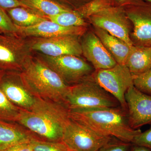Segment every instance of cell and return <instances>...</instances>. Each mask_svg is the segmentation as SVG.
Masks as SVG:
<instances>
[{
	"label": "cell",
	"mask_w": 151,
	"mask_h": 151,
	"mask_svg": "<svg viewBox=\"0 0 151 151\" xmlns=\"http://www.w3.org/2000/svg\"><path fill=\"white\" fill-rule=\"evenodd\" d=\"M70 119L69 110L63 104L36 97L31 110H22L17 123L42 139L61 142Z\"/></svg>",
	"instance_id": "obj_1"
},
{
	"label": "cell",
	"mask_w": 151,
	"mask_h": 151,
	"mask_svg": "<svg viewBox=\"0 0 151 151\" xmlns=\"http://www.w3.org/2000/svg\"><path fill=\"white\" fill-rule=\"evenodd\" d=\"M71 119L80 122L95 132L132 144L140 134V129L130 127L127 111L121 106L69 111Z\"/></svg>",
	"instance_id": "obj_2"
},
{
	"label": "cell",
	"mask_w": 151,
	"mask_h": 151,
	"mask_svg": "<svg viewBox=\"0 0 151 151\" xmlns=\"http://www.w3.org/2000/svg\"><path fill=\"white\" fill-rule=\"evenodd\" d=\"M20 73L25 85L35 97L64 105L70 86L39 57L31 55Z\"/></svg>",
	"instance_id": "obj_3"
},
{
	"label": "cell",
	"mask_w": 151,
	"mask_h": 151,
	"mask_svg": "<svg viewBox=\"0 0 151 151\" xmlns=\"http://www.w3.org/2000/svg\"><path fill=\"white\" fill-rule=\"evenodd\" d=\"M64 105L69 111L121 106L118 100L102 88L92 75L70 86Z\"/></svg>",
	"instance_id": "obj_4"
},
{
	"label": "cell",
	"mask_w": 151,
	"mask_h": 151,
	"mask_svg": "<svg viewBox=\"0 0 151 151\" xmlns=\"http://www.w3.org/2000/svg\"><path fill=\"white\" fill-rule=\"evenodd\" d=\"M113 138L100 134L70 118L64 128L62 142L70 150L98 151Z\"/></svg>",
	"instance_id": "obj_5"
},
{
	"label": "cell",
	"mask_w": 151,
	"mask_h": 151,
	"mask_svg": "<svg viewBox=\"0 0 151 151\" xmlns=\"http://www.w3.org/2000/svg\"><path fill=\"white\" fill-rule=\"evenodd\" d=\"M31 50L26 39L17 34L0 32V69L21 72Z\"/></svg>",
	"instance_id": "obj_6"
},
{
	"label": "cell",
	"mask_w": 151,
	"mask_h": 151,
	"mask_svg": "<svg viewBox=\"0 0 151 151\" xmlns=\"http://www.w3.org/2000/svg\"><path fill=\"white\" fill-rule=\"evenodd\" d=\"M94 80L118 100L120 106L127 111L125 94L134 86L133 77L125 64L117 63L114 67L96 70L92 74Z\"/></svg>",
	"instance_id": "obj_7"
},
{
	"label": "cell",
	"mask_w": 151,
	"mask_h": 151,
	"mask_svg": "<svg viewBox=\"0 0 151 151\" xmlns=\"http://www.w3.org/2000/svg\"><path fill=\"white\" fill-rule=\"evenodd\" d=\"M37 56L69 86L78 83L93 73V68L78 56L51 57L40 53Z\"/></svg>",
	"instance_id": "obj_8"
},
{
	"label": "cell",
	"mask_w": 151,
	"mask_h": 151,
	"mask_svg": "<svg viewBox=\"0 0 151 151\" xmlns=\"http://www.w3.org/2000/svg\"><path fill=\"white\" fill-rule=\"evenodd\" d=\"M78 36L68 35L50 38L29 37L27 39L31 51L51 57L64 55L80 56L82 54Z\"/></svg>",
	"instance_id": "obj_9"
},
{
	"label": "cell",
	"mask_w": 151,
	"mask_h": 151,
	"mask_svg": "<svg viewBox=\"0 0 151 151\" xmlns=\"http://www.w3.org/2000/svg\"><path fill=\"white\" fill-rule=\"evenodd\" d=\"M88 18L94 27L106 31L130 46L134 45L130 37L129 19L124 9L110 7L93 14Z\"/></svg>",
	"instance_id": "obj_10"
},
{
	"label": "cell",
	"mask_w": 151,
	"mask_h": 151,
	"mask_svg": "<svg viewBox=\"0 0 151 151\" xmlns=\"http://www.w3.org/2000/svg\"><path fill=\"white\" fill-rule=\"evenodd\" d=\"M127 114L130 127L134 129L151 124V96L143 93L134 86L125 94Z\"/></svg>",
	"instance_id": "obj_11"
},
{
	"label": "cell",
	"mask_w": 151,
	"mask_h": 151,
	"mask_svg": "<svg viewBox=\"0 0 151 151\" xmlns=\"http://www.w3.org/2000/svg\"><path fill=\"white\" fill-rule=\"evenodd\" d=\"M0 89L12 103L22 110L30 111L34 105L36 97L25 85L20 72H6L0 81Z\"/></svg>",
	"instance_id": "obj_12"
},
{
	"label": "cell",
	"mask_w": 151,
	"mask_h": 151,
	"mask_svg": "<svg viewBox=\"0 0 151 151\" xmlns=\"http://www.w3.org/2000/svg\"><path fill=\"white\" fill-rule=\"evenodd\" d=\"M124 10L133 24L134 45L151 46V4L132 6Z\"/></svg>",
	"instance_id": "obj_13"
},
{
	"label": "cell",
	"mask_w": 151,
	"mask_h": 151,
	"mask_svg": "<svg viewBox=\"0 0 151 151\" xmlns=\"http://www.w3.org/2000/svg\"><path fill=\"white\" fill-rule=\"evenodd\" d=\"M82 54L96 70L114 67L117 62L95 33L84 35L81 42Z\"/></svg>",
	"instance_id": "obj_14"
},
{
	"label": "cell",
	"mask_w": 151,
	"mask_h": 151,
	"mask_svg": "<svg viewBox=\"0 0 151 151\" xmlns=\"http://www.w3.org/2000/svg\"><path fill=\"white\" fill-rule=\"evenodd\" d=\"M16 27L17 29V35L24 38H50L68 35L79 37L84 35L86 30V27H84L62 26L48 19L28 27Z\"/></svg>",
	"instance_id": "obj_15"
},
{
	"label": "cell",
	"mask_w": 151,
	"mask_h": 151,
	"mask_svg": "<svg viewBox=\"0 0 151 151\" xmlns=\"http://www.w3.org/2000/svg\"><path fill=\"white\" fill-rule=\"evenodd\" d=\"M37 136L17 122L0 120V151Z\"/></svg>",
	"instance_id": "obj_16"
},
{
	"label": "cell",
	"mask_w": 151,
	"mask_h": 151,
	"mask_svg": "<svg viewBox=\"0 0 151 151\" xmlns=\"http://www.w3.org/2000/svg\"><path fill=\"white\" fill-rule=\"evenodd\" d=\"M95 34L100 39L103 45L114 58L117 63L125 64L133 46L111 35L100 28L94 27Z\"/></svg>",
	"instance_id": "obj_17"
},
{
	"label": "cell",
	"mask_w": 151,
	"mask_h": 151,
	"mask_svg": "<svg viewBox=\"0 0 151 151\" xmlns=\"http://www.w3.org/2000/svg\"><path fill=\"white\" fill-rule=\"evenodd\" d=\"M125 65L132 75L145 73L151 68V46L134 45Z\"/></svg>",
	"instance_id": "obj_18"
},
{
	"label": "cell",
	"mask_w": 151,
	"mask_h": 151,
	"mask_svg": "<svg viewBox=\"0 0 151 151\" xmlns=\"http://www.w3.org/2000/svg\"><path fill=\"white\" fill-rule=\"evenodd\" d=\"M27 9L44 17L54 16L71 9L52 0H19Z\"/></svg>",
	"instance_id": "obj_19"
},
{
	"label": "cell",
	"mask_w": 151,
	"mask_h": 151,
	"mask_svg": "<svg viewBox=\"0 0 151 151\" xmlns=\"http://www.w3.org/2000/svg\"><path fill=\"white\" fill-rule=\"evenodd\" d=\"M7 11L9 17L16 26L28 27L47 19L45 17L22 7L9 9Z\"/></svg>",
	"instance_id": "obj_20"
},
{
	"label": "cell",
	"mask_w": 151,
	"mask_h": 151,
	"mask_svg": "<svg viewBox=\"0 0 151 151\" xmlns=\"http://www.w3.org/2000/svg\"><path fill=\"white\" fill-rule=\"evenodd\" d=\"M45 18L60 25L67 27H86L87 25V24L84 21V19L75 11L72 9L55 15L46 17Z\"/></svg>",
	"instance_id": "obj_21"
},
{
	"label": "cell",
	"mask_w": 151,
	"mask_h": 151,
	"mask_svg": "<svg viewBox=\"0 0 151 151\" xmlns=\"http://www.w3.org/2000/svg\"><path fill=\"white\" fill-rule=\"evenodd\" d=\"M22 110L12 103L0 89V120L17 122Z\"/></svg>",
	"instance_id": "obj_22"
},
{
	"label": "cell",
	"mask_w": 151,
	"mask_h": 151,
	"mask_svg": "<svg viewBox=\"0 0 151 151\" xmlns=\"http://www.w3.org/2000/svg\"><path fill=\"white\" fill-rule=\"evenodd\" d=\"M110 7L112 6L109 0H90L74 10L83 18H88L93 14Z\"/></svg>",
	"instance_id": "obj_23"
},
{
	"label": "cell",
	"mask_w": 151,
	"mask_h": 151,
	"mask_svg": "<svg viewBox=\"0 0 151 151\" xmlns=\"http://www.w3.org/2000/svg\"><path fill=\"white\" fill-rule=\"evenodd\" d=\"M30 143L33 151H68L69 150L62 141L53 142L35 137L31 140Z\"/></svg>",
	"instance_id": "obj_24"
},
{
	"label": "cell",
	"mask_w": 151,
	"mask_h": 151,
	"mask_svg": "<svg viewBox=\"0 0 151 151\" xmlns=\"http://www.w3.org/2000/svg\"><path fill=\"white\" fill-rule=\"evenodd\" d=\"M134 86L140 91L151 96V68L145 73L133 75Z\"/></svg>",
	"instance_id": "obj_25"
},
{
	"label": "cell",
	"mask_w": 151,
	"mask_h": 151,
	"mask_svg": "<svg viewBox=\"0 0 151 151\" xmlns=\"http://www.w3.org/2000/svg\"><path fill=\"white\" fill-rule=\"evenodd\" d=\"M0 32L6 33L17 34V29L9 15L0 7Z\"/></svg>",
	"instance_id": "obj_26"
},
{
	"label": "cell",
	"mask_w": 151,
	"mask_h": 151,
	"mask_svg": "<svg viewBox=\"0 0 151 151\" xmlns=\"http://www.w3.org/2000/svg\"><path fill=\"white\" fill-rule=\"evenodd\" d=\"M132 144L125 142L119 139H114L103 146L98 151H130Z\"/></svg>",
	"instance_id": "obj_27"
},
{
	"label": "cell",
	"mask_w": 151,
	"mask_h": 151,
	"mask_svg": "<svg viewBox=\"0 0 151 151\" xmlns=\"http://www.w3.org/2000/svg\"><path fill=\"white\" fill-rule=\"evenodd\" d=\"M132 144L146 147L151 150V126L148 129L137 135Z\"/></svg>",
	"instance_id": "obj_28"
},
{
	"label": "cell",
	"mask_w": 151,
	"mask_h": 151,
	"mask_svg": "<svg viewBox=\"0 0 151 151\" xmlns=\"http://www.w3.org/2000/svg\"><path fill=\"white\" fill-rule=\"evenodd\" d=\"M112 7L121 8L124 9L123 6L125 5L129 4L131 6H134L143 5L147 3L144 0H109Z\"/></svg>",
	"instance_id": "obj_29"
},
{
	"label": "cell",
	"mask_w": 151,
	"mask_h": 151,
	"mask_svg": "<svg viewBox=\"0 0 151 151\" xmlns=\"http://www.w3.org/2000/svg\"><path fill=\"white\" fill-rule=\"evenodd\" d=\"M30 140L18 143L3 151H33Z\"/></svg>",
	"instance_id": "obj_30"
},
{
	"label": "cell",
	"mask_w": 151,
	"mask_h": 151,
	"mask_svg": "<svg viewBox=\"0 0 151 151\" xmlns=\"http://www.w3.org/2000/svg\"><path fill=\"white\" fill-rule=\"evenodd\" d=\"M0 7L7 10L17 7L27 9L19 0H0Z\"/></svg>",
	"instance_id": "obj_31"
},
{
	"label": "cell",
	"mask_w": 151,
	"mask_h": 151,
	"mask_svg": "<svg viewBox=\"0 0 151 151\" xmlns=\"http://www.w3.org/2000/svg\"><path fill=\"white\" fill-rule=\"evenodd\" d=\"M64 4H67L75 8V9L88 2L90 0H58Z\"/></svg>",
	"instance_id": "obj_32"
},
{
	"label": "cell",
	"mask_w": 151,
	"mask_h": 151,
	"mask_svg": "<svg viewBox=\"0 0 151 151\" xmlns=\"http://www.w3.org/2000/svg\"><path fill=\"white\" fill-rule=\"evenodd\" d=\"M130 151H151V150L146 147L132 144Z\"/></svg>",
	"instance_id": "obj_33"
},
{
	"label": "cell",
	"mask_w": 151,
	"mask_h": 151,
	"mask_svg": "<svg viewBox=\"0 0 151 151\" xmlns=\"http://www.w3.org/2000/svg\"><path fill=\"white\" fill-rule=\"evenodd\" d=\"M5 73V71L0 69V81L1 80L3 76L4 75Z\"/></svg>",
	"instance_id": "obj_34"
},
{
	"label": "cell",
	"mask_w": 151,
	"mask_h": 151,
	"mask_svg": "<svg viewBox=\"0 0 151 151\" xmlns=\"http://www.w3.org/2000/svg\"><path fill=\"white\" fill-rule=\"evenodd\" d=\"M146 2L150 3L151 4V0H144Z\"/></svg>",
	"instance_id": "obj_35"
},
{
	"label": "cell",
	"mask_w": 151,
	"mask_h": 151,
	"mask_svg": "<svg viewBox=\"0 0 151 151\" xmlns=\"http://www.w3.org/2000/svg\"><path fill=\"white\" fill-rule=\"evenodd\" d=\"M68 151H73L70 150H68Z\"/></svg>",
	"instance_id": "obj_36"
}]
</instances>
